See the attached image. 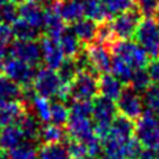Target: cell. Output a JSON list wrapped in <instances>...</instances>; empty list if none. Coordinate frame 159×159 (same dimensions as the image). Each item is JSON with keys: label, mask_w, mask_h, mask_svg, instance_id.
I'll return each instance as SVG.
<instances>
[{"label": "cell", "mask_w": 159, "mask_h": 159, "mask_svg": "<svg viewBox=\"0 0 159 159\" xmlns=\"http://www.w3.org/2000/svg\"><path fill=\"white\" fill-rule=\"evenodd\" d=\"M0 159H8V154H5V152H0Z\"/></svg>", "instance_id": "bcb514c9"}, {"label": "cell", "mask_w": 159, "mask_h": 159, "mask_svg": "<svg viewBox=\"0 0 159 159\" xmlns=\"http://www.w3.org/2000/svg\"><path fill=\"white\" fill-rule=\"evenodd\" d=\"M87 159H98V158H91V157H88Z\"/></svg>", "instance_id": "c3c4849f"}, {"label": "cell", "mask_w": 159, "mask_h": 159, "mask_svg": "<svg viewBox=\"0 0 159 159\" xmlns=\"http://www.w3.org/2000/svg\"><path fill=\"white\" fill-rule=\"evenodd\" d=\"M63 86L65 84L61 82L57 71L52 70V69H48V67L37 70L36 78H34L33 84H32L34 92L38 96L45 98V99L57 98L58 93L61 92V89L63 88Z\"/></svg>", "instance_id": "ba28073f"}, {"label": "cell", "mask_w": 159, "mask_h": 159, "mask_svg": "<svg viewBox=\"0 0 159 159\" xmlns=\"http://www.w3.org/2000/svg\"><path fill=\"white\" fill-rule=\"evenodd\" d=\"M109 50L113 55L122 58L133 70L146 69L149 65V55L137 42L129 41V39H116Z\"/></svg>", "instance_id": "3957f363"}, {"label": "cell", "mask_w": 159, "mask_h": 159, "mask_svg": "<svg viewBox=\"0 0 159 159\" xmlns=\"http://www.w3.org/2000/svg\"><path fill=\"white\" fill-rule=\"evenodd\" d=\"M142 20V13L138 8H130L125 12L115 16L109 22L115 39H130L133 38L139 22Z\"/></svg>", "instance_id": "52a82bcc"}, {"label": "cell", "mask_w": 159, "mask_h": 159, "mask_svg": "<svg viewBox=\"0 0 159 159\" xmlns=\"http://www.w3.org/2000/svg\"><path fill=\"white\" fill-rule=\"evenodd\" d=\"M116 105L120 115L133 121H137L143 113L142 95L138 93L137 91H134L130 86H125L122 88L120 96L116 100Z\"/></svg>", "instance_id": "9c48e42d"}, {"label": "cell", "mask_w": 159, "mask_h": 159, "mask_svg": "<svg viewBox=\"0 0 159 159\" xmlns=\"http://www.w3.org/2000/svg\"><path fill=\"white\" fill-rule=\"evenodd\" d=\"M67 132L58 125H54L52 122L45 124L43 126H41L39 130V137L38 142L41 143H62L66 139Z\"/></svg>", "instance_id": "4316f807"}, {"label": "cell", "mask_w": 159, "mask_h": 159, "mask_svg": "<svg viewBox=\"0 0 159 159\" xmlns=\"http://www.w3.org/2000/svg\"><path fill=\"white\" fill-rule=\"evenodd\" d=\"M142 101L147 111L159 116V84L152 83L143 93H142Z\"/></svg>", "instance_id": "836d02e7"}, {"label": "cell", "mask_w": 159, "mask_h": 159, "mask_svg": "<svg viewBox=\"0 0 159 159\" xmlns=\"http://www.w3.org/2000/svg\"><path fill=\"white\" fill-rule=\"evenodd\" d=\"M133 69L130 67L122 58L117 55H112V63H111V74L113 76H116L118 80L124 84H129L130 79L133 75Z\"/></svg>", "instance_id": "f546056e"}, {"label": "cell", "mask_w": 159, "mask_h": 159, "mask_svg": "<svg viewBox=\"0 0 159 159\" xmlns=\"http://www.w3.org/2000/svg\"><path fill=\"white\" fill-rule=\"evenodd\" d=\"M83 9L84 16L89 20L98 22V24L109 20V15L104 8L101 0H86L83 3Z\"/></svg>", "instance_id": "f1b7e54d"}, {"label": "cell", "mask_w": 159, "mask_h": 159, "mask_svg": "<svg viewBox=\"0 0 159 159\" xmlns=\"http://www.w3.org/2000/svg\"><path fill=\"white\" fill-rule=\"evenodd\" d=\"M158 3L159 0H133L134 7L138 8V11L145 17H150L157 13Z\"/></svg>", "instance_id": "74e56055"}, {"label": "cell", "mask_w": 159, "mask_h": 159, "mask_svg": "<svg viewBox=\"0 0 159 159\" xmlns=\"http://www.w3.org/2000/svg\"><path fill=\"white\" fill-rule=\"evenodd\" d=\"M53 7L66 24L72 25L84 16L83 4L79 0H58Z\"/></svg>", "instance_id": "5bb4252c"}, {"label": "cell", "mask_w": 159, "mask_h": 159, "mask_svg": "<svg viewBox=\"0 0 159 159\" xmlns=\"http://www.w3.org/2000/svg\"><path fill=\"white\" fill-rule=\"evenodd\" d=\"M137 43L145 50L149 58L159 57V19L150 16L142 19L134 34Z\"/></svg>", "instance_id": "7a4b0ae2"}, {"label": "cell", "mask_w": 159, "mask_h": 159, "mask_svg": "<svg viewBox=\"0 0 159 159\" xmlns=\"http://www.w3.org/2000/svg\"><path fill=\"white\" fill-rule=\"evenodd\" d=\"M24 0H0V5L2 4H5V3H15V4H20L22 3Z\"/></svg>", "instance_id": "ee69618b"}, {"label": "cell", "mask_w": 159, "mask_h": 159, "mask_svg": "<svg viewBox=\"0 0 159 159\" xmlns=\"http://www.w3.org/2000/svg\"><path fill=\"white\" fill-rule=\"evenodd\" d=\"M151 84H152V82H151L147 70L146 69H137V70L133 71L132 79H130L128 86H130L134 91H137L138 93H143Z\"/></svg>", "instance_id": "d6a6232c"}, {"label": "cell", "mask_w": 159, "mask_h": 159, "mask_svg": "<svg viewBox=\"0 0 159 159\" xmlns=\"http://www.w3.org/2000/svg\"><path fill=\"white\" fill-rule=\"evenodd\" d=\"M0 152H2V151H0Z\"/></svg>", "instance_id": "681fc988"}, {"label": "cell", "mask_w": 159, "mask_h": 159, "mask_svg": "<svg viewBox=\"0 0 159 159\" xmlns=\"http://www.w3.org/2000/svg\"><path fill=\"white\" fill-rule=\"evenodd\" d=\"M66 147H67V150H69L72 159H87L88 158L87 147L84 143H82V142L69 139L66 143Z\"/></svg>", "instance_id": "f35d334b"}, {"label": "cell", "mask_w": 159, "mask_h": 159, "mask_svg": "<svg viewBox=\"0 0 159 159\" xmlns=\"http://www.w3.org/2000/svg\"><path fill=\"white\" fill-rule=\"evenodd\" d=\"M72 32L79 38L82 45H89L98 39V22L89 19H80L71 25Z\"/></svg>", "instance_id": "ac0fdd59"}, {"label": "cell", "mask_w": 159, "mask_h": 159, "mask_svg": "<svg viewBox=\"0 0 159 159\" xmlns=\"http://www.w3.org/2000/svg\"><path fill=\"white\" fill-rule=\"evenodd\" d=\"M93 103V112H92V120L95 132L100 139L105 138L109 133V128L112 121L117 116V105L115 100L108 99L105 96H96L92 100Z\"/></svg>", "instance_id": "6da1fadb"}, {"label": "cell", "mask_w": 159, "mask_h": 159, "mask_svg": "<svg viewBox=\"0 0 159 159\" xmlns=\"http://www.w3.org/2000/svg\"><path fill=\"white\" fill-rule=\"evenodd\" d=\"M50 112H52V124L65 128L70 118V108L65 101L54 100L50 103Z\"/></svg>", "instance_id": "4dcf8cb0"}, {"label": "cell", "mask_w": 159, "mask_h": 159, "mask_svg": "<svg viewBox=\"0 0 159 159\" xmlns=\"http://www.w3.org/2000/svg\"><path fill=\"white\" fill-rule=\"evenodd\" d=\"M0 70H2V74H4L5 76H8L13 82L20 84L22 88L30 87L37 74V69L34 66L28 65L12 55L5 58L0 63Z\"/></svg>", "instance_id": "5b68a950"}, {"label": "cell", "mask_w": 159, "mask_h": 159, "mask_svg": "<svg viewBox=\"0 0 159 159\" xmlns=\"http://www.w3.org/2000/svg\"><path fill=\"white\" fill-rule=\"evenodd\" d=\"M124 87H125L124 83H121L112 74L105 72L99 76V93L108 99H112L116 101Z\"/></svg>", "instance_id": "7402d4cb"}, {"label": "cell", "mask_w": 159, "mask_h": 159, "mask_svg": "<svg viewBox=\"0 0 159 159\" xmlns=\"http://www.w3.org/2000/svg\"><path fill=\"white\" fill-rule=\"evenodd\" d=\"M20 129L22 130L25 141L29 142H36L38 143V137H39V130H41V121L30 112H25V115L22 116L20 122L17 124Z\"/></svg>", "instance_id": "cb8c5ba5"}, {"label": "cell", "mask_w": 159, "mask_h": 159, "mask_svg": "<svg viewBox=\"0 0 159 159\" xmlns=\"http://www.w3.org/2000/svg\"><path fill=\"white\" fill-rule=\"evenodd\" d=\"M9 53L12 57L22 62L37 67L39 62H42V54H41V46L38 41H24V39H16L15 42L11 43Z\"/></svg>", "instance_id": "30bf717a"}, {"label": "cell", "mask_w": 159, "mask_h": 159, "mask_svg": "<svg viewBox=\"0 0 159 159\" xmlns=\"http://www.w3.org/2000/svg\"><path fill=\"white\" fill-rule=\"evenodd\" d=\"M134 126L135 122L133 120L122 115H117L111 124L108 135L120 141H129L134 135Z\"/></svg>", "instance_id": "ffe728a7"}, {"label": "cell", "mask_w": 159, "mask_h": 159, "mask_svg": "<svg viewBox=\"0 0 159 159\" xmlns=\"http://www.w3.org/2000/svg\"><path fill=\"white\" fill-rule=\"evenodd\" d=\"M30 2H34V3L41 5V7L48 8V7H52V5H54L57 2H58V0H30Z\"/></svg>", "instance_id": "7bdbcfd3"}, {"label": "cell", "mask_w": 159, "mask_h": 159, "mask_svg": "<svg viewBox=\"0 0 159 159\" xmlns=\"http://www.w3.org/2000/svg\"><path fill=\"white\" fill-rule=\"evenodd\" d=\"M12 30H13V36L16 39H24V41H38L42 37V32L41 29L33 26L30 24H28L26 21L22 19H17L12 25Z\"/></svg>", "instance_id": "d4e9b609"}, {"label": "cell", "mask_w": 159, "mask_h": 159, "mask_svg": "<svg viewBox=\"0 0 159 159\" xmlns=\"http://www.w3.org/2000/svg\"><path fill=\"white\" fill-rule=\"evenodd\" d=\"M19 17V4L5 3L0 5V22L2 24L12 25Z\"/></svg>", "instance_id": "8d00e7d4"}, {"label": "cell", "mask_w": 159, "mask_h": 159, "mask_svg": "<svg viewBox=\"0 0 159 159\" xmlns=\"http://www.w3.org/2000/svg\"><path fill=\"white\" fill-rule=\"evenodd\" d=\"M13 37L15 36H13L12 26L7 25V24H2V22H0V42L11 45L12 43Z\"/></svg>", "instance_id": "ab89813d"}, {"label": "cell", "mask_w": 159, "mask_h": 159, "mask_svg": "<svg viewBox=\"0 0 159 159\" xmlns=\"http://www.w3.org/2000/svg\"><path fill=\"white\" fill-rule=\"evenodd\" d=\"M37 154L38 159H72L63 143H43L39 146Z\"/></svg>", "instance_id": "83f0119b"}, {"label": "cell", "mask_w": 159, "mask_h": 159, "mask_svg": "<svg viewBox=\"0 0 159 159\" xmlns=\"http://www.w3.org/2000/svg\"><path fill=\"white\" fill-rule=\"evenodd\" d=\"M66 132L71 139L82 142L84 145L98 137V134L95 132L93 122L91 121V118H80V117L70 116L69 122L66 125Z\"/></svg>", "instance_id": "8fae6325"}, {"label": "cell", "mask_w": 159, "mask_h": 159, "mask_svg": "<svg viewBox=\"0 0 159 159\" xmlns=\"http://www.w3.org/2000/svg\"><path fill=\"white\" fill-rule=\"evenodd\" d=\"M71 100H89L92 101L99 96V76L89 71H79L76 78L69 86Z\"/></svg>", "instance_id": "8992f818"}, {"label": "cell", "mask_w": 159, "mask_h": 159, "mask_svg": "<svg viewBox=\"0 0 159 159\" xmlns=\"http://www.w3.org/2000/svg\"><path fill=\"white\" fill-rule=\"evenodd\" d=\"M26 111L33 113L41 122L43 124H49L52 121V112H50V101L49 99L41 98L36 93V96L33 98L28 105H25Z\"/></svg>", "instance_id": "484cf974"}, {"label": "cell", "mask_w": 159, "mask_h": 159, "mask_svg": "<svg viewBox=\"0 0 159 159\" xmlns=\"http://www.w3.org/2000/svg\"><path fill=\"white\" fill-rule=\"evenodd\" d=\"M157 15L159 16V3H158V8H157Z\"/></svg>", "instance_id": "7dc6e473"}, {"label": "cell", "mask_w": 159, "mask_h": 159, "mask_svg": "<svg viewBox=\"0 0 159 159\" xmlns=\"http://www.w3.org/2000/svg\"><path fill=\"white\" fill-rule=\"evenodd\" d=\"M39 46H41V54H42V62L45 67L52 70H57L61 66V63L65 61V55L62 53L58 39L50 38L48 36H43L38 39Z\"/></svg>", "instance_id": "4fadbf2b"}, {"label": "cell", "mask_w": 159, "mask_h": 159, "mask_svg": "<svg viewBox=\"0 0 159 159\" xmlns=\"http://www.w3.org/2000/svg\"><path fill=\"white\" fill-rule=\"evenodd\" d=\"M25 141L22 130L19 125H8L0 128V149L4 151H11L20 146Z\"/></svg>", "instance_id": "44dd1931"}, {"label": "cell", "mask_w": 159, "mask_h": 159, "mask_svg": "<svg viewBox=\"0 0 159 159\" xmlns=\"http://www.w3.org/2000/svg\"><path fill=\"white\" fill-rule=\"evenodd\" d=\"M0 103H22L24 88L0 72Z\"/></svg>", "instance_id": "2e32d148"}, {"label": "cell", "mask_w": 159, "mask_h": 159, "mask_svg": "<svg viewBox=\"0 0 159 159\" xmlns=\"http://www.w3.org/2000/svg\"><path fill=\"white\" fill-rule=\"evenodd\" d=\"M86 53L88 55L89 63L98 74H105L111 71L112 53L108 46L99 41H95L86 46Z\"/></svg>", "instance_id": "7c38bea8"}, {"label": "cell", "mask_w": 159, "mask_h": 159, "mask_svg": "<svg viewBox=\"0 0 159 159\" xmlns=\"http://www.w3.org/2000/svg\"><path fill=\"white\" fill-rule=\"evenodd\" d=\"M147 72L150 75V79L152 83L159 84V57L158 58H154L146 67Z\"/></svg>", "instance_id": "60d3db41"}, {"label": "cell", "mask_w": 159, "mask_h": 159, "mask_svg": "<svg viewBox=\"0 0 159 159\" xmlns=\"http://www.w3.org/2000/svg\"><path fill=\"white\" fill-rule=\"evenodd\" d=\"M57 70H58L57 74H58L61 82L63 83L65 86H70L72 80L79 74V67L76 65V61L74 58H66Z\"/></svg>", "instance_id": "1f68e13d"}, {"label": "cell", "mask_w": 159, "mask_h": 159, "mask_svg": "<svg viewBox=\"0 0 159 159\" xmlns=\"http://www.w3.org/2000/svg\"><path fill=\"white\" fill-rule=\"evenodd\" d=\"M101 3L107 9L109 17H115V16L134 7L133 0H101Z\"/></svg>", "instance_id": "d590c367"}, {"label": "cell", "mask_w": 159, "mask_h": 159, "mask_svg": "<svg viewBox=\"0 0 159 159\" xmlns=\"http://www.w3.org/2000/svg\"><path fill=\"white\" fill-rule=\"evenodd\" d=\"M58 42L65 58H75L84 48L71 28H66L62 36L58 38Z\"/></svg>", "instance_id": "603a6c76"}, {"label": "cell", "mask_w": 159, "mask_h": 159, "mask_svg": "<svg viewBox=\"0 0 159 159\" xmlns=\"http://www.w3.org/2000/svg\"><path fill=\"white\" fill-rule=\"evenodd\" d=\"M93 112V103L89 100H72L70 107V116L91 118Z\"/></svg>", "instance_id": "e575fe53"}, {"label": "cell", "mask_w": 159, "mask_h": 159, "mask_svg": "<svg viewBox=\"0 0 159 159\" xmlns=\"http://www.w3.org/2000/svg\"><path fill=\"white\" fill-rule=\"evenodd\" d=\"M134 138L142 147L154 149L159 142V116L151 112H145L135 121Z\"/></svg>", "instance_id": "277c9868"}, {"label": "cell", "mask_w": 159, "mask_h": 159, "mask_svg": "<svg viewBox=\"0 0 159 159\" xmlns=\"http://www.w3.org/2000/svg\"><path fill=\"white\" fill-rule=\"evenodd\" d=\"M154 151H155V155H157V158L159 159V142H158V145L154 147Z\"/></svg>", "instance_id": "f6af8a7d"}, {"label": "cell", "mask_w": 159, "mask_h": 159, "mask_svg": "<svg viewBox=\"0 0 159 159\" xmlns=\"http://www.w3.org/2000/svg\"><path fill=\"white\" fill-rule=\"evenodd\" d=\"M9 49H11V45L0 42V63H2V62H3L5 58H8Z\"/></svg>", "instance_id": "b9f144b4"}, {"label": "cell", "mask_w": 159, "mask_h": 159, "mask_svg": "<svg viewBox=\"0 0 159 159\" xmlns=\"http://www.w3.org/2000/svg\"><path fill=\"white\" fill-rule=\"evenodd\" d=\"M66 22L61 19V16L57 13V11L54 9V7H48L45 9V21H43V28L42 30L45 34L50 38L58 39L62 33L66 29Z\"/></svg>", "instance_id": "e0dca14e"}, {"label": "cell", "mask_w": 159, "mask_h": 159, "mask_svg": "<svg viewBox=\"0 0 159 159\" xmlns=\"http://www.w3.org/2000/svg\"><path fill=\"white\" fill-rule=\"evenodd\" d=\"M26 108L22 103H0V128L8 125H17Z\"/></svg>", "instance_id": "d6986e66"}, {"label": "cell", "mask_w": 159, "mask_h": 159, "mask_svg": "<svg viewBox=\"0 0 159 159\" xmlns=\"http://www.w3.org/2000/svg\"><path fill=\"white\" fill-rule=\"evenodd\" d=\"M19 16L28 24L42 30L45 21V11L43 7H41L39 4L30 2V0H24L19 4Z\"/></svg>", "instance_id": "9a60e30c"}]
</instances>
